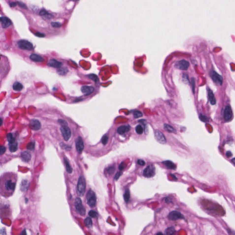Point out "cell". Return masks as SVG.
<instances>
[{
	"mask_svg": "<svg viewBox=\"0 0 235 235\" xmlns=\"http://www.w3.org/2000/svg\"><path fill=\"white\" fill-rule=\"evenodd\" d=\"M17 175L13 173L3 174L0 180V193L2 196L8 197L12 195L15 189Z\"/></svg>",
	"mask_w": 235,
	"mask_h": 235,
	"instance_id": "1",
	"label": "cell"
},
{
	"mask_svg": "<svg viewBox=\"0 0 235 235\" xmlns=\"http://www.w3.org/2000/svg\"><path fill=\"white\" fill-rule=\"evenodd\" d=\"M85 178L80 176L78 179L77 184V193L79 196H83L85 190Z\"/></svg>",
	"mask_w": 235,
	"mask_h": 235,
	"instance_id": "2",
	"label": "cell"
},
{
	"mask_svg": "<svg viewBox=\"0 0 235 235\" xmlns=\"http://www.w3.org/2000/svg\"><path fill=\"white\" fill-rule=\"evenodd\" d=\"M86 198L87 204L89 205V206L91 208L94 207L95 206L96 201V198L95 192L92 190H90L87 193Z\"/></svg>",
	"mask_w": 235,
	"mask_h": 235,
	"instance_id": "3",
	"label": "cell"
},
{
	"mask_svg": "<svg viewBox=\"0 0 235 235\" xmlns=\"http://www.w3.org/2000/svg\"><path fill=\"white\" fill-rule=\"evenodd\" d=\"M75 207L76 211L81 216H84L85 214V208L82 204V201L80 198H77L75 200Z\"/></svg>",
	"mask_w": 235,
	"mask_h": 235,
	"instance_id": "4",
	"label": "cell"
},
{
	"mask_svg": "<svg viewBox=\"0 0 235 235\" xmlns=\"http://www.w3.org/2000/svg\"><path fill=\"white\" fill-rule=\"evenodd\" d=\"M17 44L18 47L21 49L25 50H31L33 48L32 44L26 40H20L18 42Z\"/></svg>",
	"mask_w": 235,
	"mask_h": 235,
	"instance_id": "5",
	"label": "cell"
},
{
	"mask_svg": "<svg viewBox=\"0 0 235 235\" xmlns=\"http://www.w3.org/2000/svg\"><path fill=\"white\" fill-rule=\"evenodd\" d=\"M155 174V168L153 165L147 166L143 171V175L147 178L153 177Z\"/></svg>",
	"mask_w": 235,
	"mask_h": 235,
	"instance_id": "6",
	"label": "cell"
},
{
	"mask_svg": "<svg viewBox=\"0 0 235 235\" xmlns=\"http://www.w3.org/2000/svg\"><path fill=\"white\" fill-rule=\"evenodd\" d=\"M189 66V63L185 60L177 62L175 64V67L180 70H187Z\"/></svg>",
	"mask_w": 235,
	"mask_h": 235,
	"instance_id": "7",
	"label": "cell"
},
{
	"mask_svg": "<svg viewBox=\"0 0 235 235\" xmlns=\"http://www.w3.org/2000/svg\"><path fill=\"white\" fill-rule=\"evenodd\" d=\"M60 130L64 140L66 141H68L71 135V132L70 129L68 126H62L60 128Z\"/></svg>",
	"mask_w": 235,
	"mask_h": 235,
	"instance_id": "8",
	"label": "cell"
},
{
	"mask_svg": "<svg viewBox=\"0 0 235 235\" xmlns=\"http://www.w3.org/2000/svg\"><path fill=\"white\" fill-rule=\"evenodd\" d=\"M211 77L215 83L218 85H221L223 78L221 75L215 71H212L211 73Z\"/></svg>",
	"mask_w": 235,
	"mask_h": 235,
	"instance_id": "9",
	"label": "cell"
},
{
	"mask_svg": "<svg viewBox=\"0 0 235 235\" xmlns=\"http://www.w3.org/2000/svg\"><path fill=\"white\" fill-rule=\"evenodd\" d=\"M75 146L78 153H81L84 148L83 141L80 136H78L75 141Z\"/></svg>",
	"mask_w": 235,
	"mask_h": 235,
	"instance_id": "10",
	"label": "cell"
},
{
	"mask_svg": "<svg viewBox=\"0 0 235 235\" xmlns=\"http://www.w3.org/2000/svg\"><path fill=\"white\" fill-rule=\"evenodd\" d=\"M168 218L171 220H176L178 219H184V216L179 212L174 211L171 212L168 215Z\"/></svg>",
	"mask_w": 235,
	"mask_h": 235,
	"instance_id": "11",
	"label": "cell"
},
{
	"mask_svg": "<svg viewBox=\"0 0 235 235\" xmlns=\"http://www.w3.org/2000/svg\"><path fill=\"white\" fill-rule=\"evenodd\" d=\"M233 113L231 107L230 106H226L225 108L224 113V119L226 121H228L232 119Z\"/></svg>",
	"mask_w": 235,
	"mask_h": 235,
	"instance_id": "12",
	"label": "cell"
},
{
	"mask_svg": "<svg viewBox=\"0 0 235 235\" xmlns=\"http://www.w3.org/2000/svg\"><path fill=\"white\" fill-rule=\"evenodd\" d=\"M155 137L158 142L161 144H165L166 142V140L164 134L159 130L155 131Z\"/></svg>",
	"mask_w": 235,
	"mask_h": 235,
	"instance_id": "13",
	"label": "cell"
},
{
	"mask_svg": "<svg viewBox=\"0 0 235 235\" xmlns=\"http://www.w3.org/2000/svg\"><path fill=\"white\" fill-rule=\"evenodd\" d=\"M30 126L32 129L37 130L41 129V124L37 119H32L30 121Z\"/></svg>",
	"mask_w": 235,
	"mask_h": 235,
	"instance_id": "14",
	"label": "cell"
},
{
	"mask_svg": "<svg viewBox=\"0 0 235 235\" xmlns=\"http://www.w3.org/2000/svg\"><path fill=\"white\" fill-rule=\"evenodd\" d=\"M81 91L85 95H90L94 92V88L91 86L84 85L81 87Z\"/></svg>",
	"mask_w": 235,
	"mask_h": 235,
	"instance_id": "15",
	"label": "cell"
},
{
	"mask_svg": "<svg viewBox=\"0 0 235 235\" xmlns=\"http://www.w3.org/2000/svg\"><path fill=\"white\" fill-rule=\"evenodd\" d=\"M47 65L49 67L59 68H60L63 65V63L61 62L58 61L55 59H51L48 62Z\"/></svg>",
	"mask_w": 235,
	"mask_h": 235,
	"instance_id": "16",
	"label": "cell"
},
{
	"mask_svg": "<svg viewBox=\"0 0 235 235\" xmlns=\"http://www.w3.org/2000/svg\"><path fill=\"white\" fill-rule=\"evenodd\" d=\"M0 21L3 28H7L12 24L11 21L8 17H0Z\"/></svg>",
	"mask_w": 235,
	"mask_h": 235,
	"instance_id": "17",
	"label": "cell"
},
{
	"mask_svg": "<svg viewBox=\"0 0 235 235\" xmlns=\"http://www.w3.org/2000/svg\"><path fill=\"white\" fill-rule=\"evenodd\" d=\"M130 130V127L128 125H123V126H121L119 127L117 131L118 133H119L120 135H122L125 133H126L128 132Z\"/></svg>",
	"mask_w": 235,
	"mask_h": 235,
	"instance_id": "18",
	"label": "cell"
},
{
	"mask_svg": "<svg viewBox=\"0 0 235 235\" xmlns=\"http://www.w3.org/2000/svg\"><path fill=\"white\" fill-rule=\"evenodd\" d=\"M21 157L24 161L28 162L31 160V153L27 151H24L21 153Z\"/></svg>",
	"mask_w": 235,
	"mask_h": 235,
	"instance_id": "19",
	"label": "cell"
},
{
	"mask_svg": "<svg viewBox=\"0 0 235 235\" xmlns=\"http://www.w3.org/2000/svg\"><path fill=\"white\" fill-rule=\"evenodd\" d=\"M30 58L33 61L35 62H42L44 61V59L41 56L35 54H32L30 56Z\"/></svg>",
	"mask_w": 235,
	"mask_h": 235,
	"instance_id": "20",
	"label": "cell"
},
{
	"mask_svg": "<svg viewBox=\"0 0 235 235\" xmlns=\"http://www.w3.org/2000/svg\"><path fill=\"white\" fill-rule=\"evenodd\" d=\"M208 95L210 103L212 105H215L216 104V99L213 92L210 89H209L208 91Z\"/></svg>",
	"mask_w": 235,
	"mask_h": 235,
	"instance_id": "21",
	"label": "cell"
},
{
	"mask_svg": "<svg viewBox=\"0 0 235 235\" xmlns=\"http://www.w3.org/2000/svg\"><path fill=\"white\" fill-rule=\"evenodd\" d=\"M164 165L167 167L168 169L174 170L176 168V166L171 161H165L163 162Z\"/></svg>",
	"mask_w": 235,
	"mask_h": 235,
	"instance_id": "22",
	"label": "cell"
},
{
	"mask_svg": "<svg viewBox=\"0 0 235 235\" xmlns=\"http://www.w3.org/2000/svg\"><path fill=\"white\" fill-rule=\"evenodd\" d=\"M164 129L166 131L169 132V133H176V131L175 129H174L172 126H171L169 125L165 124L164 125Z\"/></svg>",
	"mask_w": 235,
	"mask_h": 235,
	"instance_id": "23",
	"label": "cell"
},
{
	"mask_svg": "<svg viewBox=\"0 0 235 235\" xmlns=\"http://www.w3.org/2000/svg\"><path fill=\"white\" fill-rule=\"evenodd\" d=\"M13 87L16 91H20L23 88V85L20 82H16L14 83Z\"/></svg>",
	"mask_w": 235,
	"mask_h": 235,
	"instance_id": "24",
	"label": "cell"
},
{
	"mask_svg": "<svg viewBox=\"0 0 235 235\" xmlns=\"http://www.w3.org/2000/svg\"><path fill=\"white\" fill-rule=\"evenodd\" d=\"M9 148L11 152H16L17 149V141L13 143H9Z\"/></svg>",
	"mask_w": 235,
	"mask_h": 235,
	"instance_id": "25",
	"label": "cell"
},
{
	"mask_svg": "<svg viewBox=\"0 0 235 235\" xmlns=\"http://www.w3.org/2000/svg\"><path fill=\"white\" fill-rule=\"evenodd\" d=\"M64 161L65 164V166H66V171L68 172V173H71L73 170H72V168L71 167V166L70 165V164H69L68 161L67 160L66 158H64Z\"/></svg>",
	"mask_w": 235,
	"mask_h": 235,
	"instance_id": "26",
	"label": "cell"
},
{
	"mask_svg": "<svg viewBox=\"0 0 235 235\" xmlns=\"http://www.w3.org/2000/svg\"><path fill=\"white\" fill-rule=\"evenodd\" d=\"M84 223L85 226L88 228H91L92 226V219L89 217L86 218L85 219Z\"/></svg>",
	"mask_w": 235,
	"mask_h": 235,
	"instance_id": "27",
	"label": "cell"
},
{
	"mask_svg": "<svg viewBox=\"0 0 235 235\" xmlns=\"http://www.w3.org/2000/svg\"><path fill=\"white\" fill-rule=\"evenodd\" d=\"M7 139L9 143H14L16 141L15 138L13 136L12 133H9L7 135Z\"/></svg>",
	"mask_w": 235,
	"mask_h": 235,
	"instance_id": "28",
	"label": "cell"
},
{
	"mask_svg": "<svg viewBox=\"0 0 235 235\" xmlns=\"http://www.w3.org/2000/svg\"><path fill=\"white\" fill-rule=\"evenodd\" d=\"M175 232V229L174 227H171L167 228L165 232V234L166 235H172Z\"/></svg>",
	"mask_w": 235,
	"mask_h": 235,
	"instance_id": "29",
	"label": "cell"
},
{
	"mask_svg": "<svg viewBox=\"0 0 235 235\" xmlns=\"http://www.w3.org/2000/svg\"><path fill=\"white\" fill-rule=\"evenodd\" d=\"M124 199H125V200L126 203L129 202V198H130V193H129V189L126 190L125 194H124Z\"/></svg>",
	"mask_w": 235,
	"mask_h": 235,
	"instance_id": "30",
	"label": "cell"
},
{
	"mask_svg": "<svg viewBox=\"0 0 235 235\" xmlns=\"http://www.w3.org/2000/svg\"><path fill=\"white\" fill-rule=\"evenodd\" d=\"M136 131L138 134H142L143 132V128L141 125H138L136 127Z\"/></svg>",
	"mask_w": 235,
	"mask_h": 235,
	"instance_id": "31",
	"label": "cell"
},
{
	"mask_svg": "<svg viewBox=\"0 0 235 235\" xmlns=\"http://www.w3.org/2000/svg\"><path fill=\"white\" fill-rule=\"evenodd\" d=\"M134 116L135 118H136V119L139 118H140V117L142 116V113L140 111L136 110V111H135L134 112Z\"/></svg>",
	"mask_w": 235,
	"mask_h": 235,
	"instance_id": "32",
	"label": "cell"
},
{
	"mask_svg": "<svg viewBox=\"0 0 235 235\" xmlns=\"http://www.w3.org/2000/svg\"><path fill=\"white\" fill-rule=\"evenodd\" d=\"M88 214L92 218H96L98 216V214L97 213V212L93 210L90 211L89 212Z\"/></svg>",
	"mask_w": 235,
	"mask_h": 235,
	"instance_id": "33",
	"label": "cell"
},
{
	"mask_svg": "<svg viewBox=\"0 0 235 235\" xmlns=\"http://www.w3.org/2000/svg\"><path fill=\"white\" fill-rule=\"evenodd\" d=\"M88 77L91 79L93 80L94 82H97L98 81V78L97 76L95 75H94V74L90 75H89Z\"/></svg>",
	"mask_w": 235,
	"mask_h": 235,
	"instance_id": "34",
	"label": "cell"
},
{
	"mask_svg": "<svg viewBox=\"0 0 235 235\" xmlns=\"http://www.w3.org/2000/svg\"><path fill=\"white\" fill-rule=\"evenodd\" d=\"M35 144L33 142H31L29 143L27 146V148L28 150L33 151L34 150Z\"/></svg>",
	"mask_w": 235,
	"mask_h": 235,
	"instance_id": "35",
	"label": "cell"
},
{
	"mask_svg": "<svg viewBox=\"0 0 235 235\" xmlns=\"http://www.w3.org/2000/svg\"><path fill=\"white\" fill-rule=\"evenodd\" d=\"M199 119H200L201 121H203V122H208L209 121V119L208 118V117L205 116V115H203V114L200 115Z\"/></svg>",
	"mask_w": 235,
	"mask_h": 235,
	"instance_id": "36",
	"label": "cell"
},
{
	"mask_svg": "<svg viewBox=\"0 0 235 235\" xmlns=\"http://www.w3.org/2000/svg\"><path fill=\"white\" fill-rule=\"evenodd\" d=\"M108 140H109L108 136H106V135H105V136H104L102 137V142L103 145H106L107 143H108Z\"/></svg>",
	"mask_w": 235,
	"mask_h": 235,
	"instance_id": "37",
	"label": "cell"
},
{
	"mask_svg": "<svg viewBox=\"0 0 235 235\" xmlns=\"http://www.w3.org/2000/svg\"><path fill=\"white\" fill-rule=\"evenodd\" d=\"M191 84L192 86V90L193 93H195V81L193 78H192L191 79Z\"/></svg>",
	"mask_w": 235,
	"mask_h": 235,
	"instance_id": "38",
	"label": "cell"
},
{
	"mask_svg": "<svg viewBox=\"0 0 235 235\" xmlns=\"http://www.w3.org/2000/svg\"><path fill=\"white\" fill-rule=\"evenodd\" d=\"M51 25L53 27L59 28L61 26V24L58 22H52Z\"/></svg>",
	"mask_w": 235,
	"mask_h": 235,
	"instance_id": "39",
	"label": "cell"
},
{
	"mask_svg": "<svg viewBox=\"0 0 235 235\" xmlns=\"http://www.w3.org/2000/svg\"><path fill=\"white\" fill-rule=\"evenodd\" d=\"M58 122L62 125V126H66L68 125L67 122L63 119H59Z\"/></svg>",
	"mask_w": 235,
	"mask_h": 235,
	"instance_id": "40",
	"label": "cell"
},
{
	"mask_svg": "<svg viewBox=\"0 0 235 235\" xmlns=\"http://www.w3.org/2000/svg\"><path fill=\"white\" fill-rule=\"evenodd\" d=\"M114 171V168L113 167H109L107 169V172L109 174H112Z\"/></svg>",
	"mask_w": 235,
	"mask_h": 235,
	"instance_id": "41",
	"label": "cell"
},
{
	"mask_svg": "<svg viewBox=\"0 0 235 235\" xmlns=\"http://www.w3.org/2000/svg\"><path fill=\"white\" fill-rule=\"evenodd\" d=\"M183 80L184 82L185 83H189L188 75H183Z\"/></svg>",
	"mask_w": 235,
	"mask_h": 235,
	"instance_id": "42",
	"label": "cell"
},
{
	"mask_svg": "<svg viewBox=\"0 0 235 235\" xmlns=\"http://www.w3.org/2000/svg\"><path fill=\"white\" fill-rule=\"evenodd\" d=\"M6 147L4 146H1L0 147V154L2 155L6 151Z\"/></svg>",
	"mask_w": 235,
	"mask_h": 235,
	"instance_id": "43",
	"label": "cell"
},
{
	"mask_svg": "<svg viewBox=\"0 0 235 235\" xmlns=\"http://www.w3.org/2000/svg\"><path fill=\"white\" fill-rule=\"evenodd\" d=\"M137 163L138 164H139L140 165H141V166H144L145 164V162L143 160H141V159H139L137 161Z\"/></svg>",
	"mask_w": 235,
	"mask_h": 235,
	"instance_id": "44",
	"label": "cell"
},
{
	"mask_svg": "<svg viewBox=\"0 0 235 235\" xmlns=\"http://www.w3.org/2000/svg\"><path fill=\"white\" fill-rule=\"evenodd\" d=\"M122 174V172H117V174H116L115 176V177H114V179L117 181L118 180V179L119 178V177L121 176V175Z\"/></svg>",
	"mask_w": 235,
	"mask_h": 235,
	"instance_id": "45",
	"label": "cell"
},
{
	"mask_svg": "<svg viewBox=\"0 0 235 235\" xmlns=\"http://www.w3.org/2000/svg\"><path fill=\"white\" fill-rule=\"evenodd\" d=\"M48 13L47 12V11L45 10H42L40 12V15L41 16H45L48 15Z\"/></svg>",
	"mask_w": 235,
	"mask_h": 235,
	"instance_id": "46",
	"label": "cell"
},
{
	"mask_svg": "<svg viewBox=\"0 0 235 235\" xmlns=\"http://www.w3.org/2000/svg\"><path fill=\"white\" fill-rule=\"evenodd\" d=\"M35 35L36 36H37L38 37H43L45 36V34H42V33H39V32H37V33H36L35 34Z\"/></svg>",
	"mask_w": 235,
	"mask_h": 235,
	"instance_id": "47",
	"label": "cell"
},
{
	"mask_svg": "<svg viewBox=\"0 0 235 235\" xmlns=\"http://www.w3.org/2000/svg\"><path fill=\"white\" fill-rule=\"evenodd\" d=\"M226 157H232V153H231L230 151L227 152L226 153Z\"/></svg>",
	"mask_w": 235,
	"mask_h": 235,
	"instance_id": "48",
	"label": "cell"
},
{
	"mask_svg": "<svg viewBox=\"0 0 235 235\" xmlns=\"http://www.w3.org/2000/svg\"><path fill=\"white\" fill-rule=\"evenodd\" d=\"M17 3H18L17 4H18V5H19V6L20 7H23V8H25L26 7V6H25V5L24 3H21V2H17Z\"/></svg>",
	"mask_w": 235,
	"mask_h": 235,
	"instance_id": "49",
	"label": "cell"
},
{
	"mask_svg": "<svg viewBox=\"0 0 235 235\" xmlns=\"http://www.w3.org/2000/svg\"><path fill=\"white\" fill-rule=\"evenodd\" d=\"M17 5V3L15 2H12L10 3V6L11 7H15Z\"/></svg>",
	"mask_w": 235,
	"mask_h": 235,
	"instance_id": "50",
	"label": "cell"
},
{
	"mask_svg": "<svg viewBox=\"0 0 235 235\" xmlns=\"http://www.w3.org/2000/svg\"><path fill=\"white\" fill-rule=\"evenodd\" d=\"M124 169V165H123V163L121 164L119 166V169L120 171H122Z\"/></svg>",
	"mask_w": 235,
	"mask_h": 235,
	"instance_id": "51",
	"label": "cell"
},
{
	"mask_svg": "<svg viewBox=\"0 0 235 235\" xmlns=\"http://www.w3.org/2000/svg\"><path fill=\"white\" fill-rule=\"evenodd\" d=\"M232 163L235 165V158H234L232 159Z\"/></svg>",
	"mask_w": 235,
	"mask_h": 235,
	"instance_id": "52",
	"label": "cell"
}]
</instances>
